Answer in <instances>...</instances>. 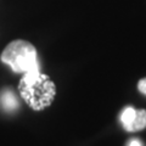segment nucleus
Returning a JSON list of instances; mask_svg holds the SVG:
<instances>
[{
  "label": "nucleus",
  "mask_w": 146,
  "mask_h": 146,
  "mask_svg": "<svg viewBox=\"0 0 146 146\" xmlns=\"http://www.w3.org/2000/svg\"><path fill=\"white\" fill-rule=\"evenodd\" d=\"M1 61L15 73H39L36 50L27 40H13L4 49Z\"/></svg>",
  "instance_id": "nucleus-2"
},
{
  "label": "nucleus",
  "mask_w": 146,
  "mask_h": 146,
  "mask_svg": "<svg viewBox=\"0 0 146 146\" xmlns=\"http://www.w3.org/2000/svg\"><path fill=\"white\" fill-rule=\"evenodd\" d=\"M0 106H1L4 111H7V112L16 111L20 107L18 99L11 89L6 88L1 90V93H0Z\"/></svg>",
  "instance_id": "nucleus-3"
},
{
  "label": "nucleus",
  "mask_w": 146,
  "mask_h": 146,
  "mask_svg": "<svg viewBox=\"0 0 146 146\" xmlns=\"http://www.w3.org/2000/svg\"><path fill=\"white\" fill-rule=\"evenodd\" d=\"M138 89L141 94H144L146 95V78H143V79H140L139 80V83H138Z\"/></svg>",
  "instance_id": "nucleus-5"
},
{
  "label": "nucleus",
  "mask_w": 146,
  "mask_h": 146,
  "mask_svg": "<svg viewBox=\"0 0 146 146\" xmlns=\"http://www.w3.org/2000/svg\"><path fill=\"white\" fill-rule=\"evenodd\" d=\"M146 128V110L144 108H139L136 110L134 121L131 123V127L129 131H139V130H144Z\"/></svg>",
  "instance_id": "nucleus-4"
},
{
  "label": "nucleus",
  "mask_w": 146,
  "mask_h": 146,
  "mask_svg": "<svg viewBox=\"0 0 146 146\" xmlns=\"http://www.w3.org/2000/svg\"><path fill=\"white\" fill-rule=\"evenodd\" d=\"M127 146H144L143 145V143L139 140V139H136V138H133L131 139L129 143H128V145Z\"/></svg>",
  "instance_id": "nucleus-6"
},
{
  "label": "nucleus",
  "mask_w": 146,
  "mask_h": 146,
  "mask_svg": "<svg viewBox=\"0 0 146 146\" xmlns=\"http://www.w3.org/2000/svg\"><path fill=\"white\" fill-rule=\"evenodd\" d=\"M18 90L28 106L42 111L52 104L56 86L49 76L43 73H25L18 84Z\"/></svg>",
  "instance_id": "nucleus-1"
}]
</instances>
